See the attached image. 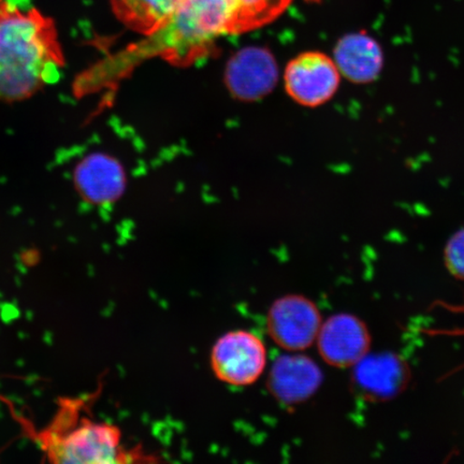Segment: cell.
I'll list each match as a JSON object with an SVG mask.
<instances>
[{
    "label": "cell",
    "instance_id": "obj_1",
    "mask_svg": "<svg viewBox=\"0 0 464 464\" xmlns=\"http://www.w3.org/2000/svg\"><path fill=\"white\" fill-rule=\"evenodd\" d=\"M54 28L31 0H0V100L19 101L60 66Z\"/></svg>",
    "mask_w": 464,
    "mask_h": 464
},
{
    "label": "cell",
    "instance_id": "obj_2",
    "mask_svg": "<svg viewBox=\"0 0 464 464\" xmlns=\"http://www.w3.org/2000/svg\"><path fill=\"white\" fill-rule=\"evenodd\" d=\"M78 401L62 403L53 421L38 434V442L51 462L112 464L137 462L140 450H127L121 431L112 423L80 415Z\"/></svg>",
    "mask_w": 464,
    "mask_h": 464
},
{
    "label": "cell",
    "instance_id": "obj_3",
    "mask_svg": "<svg viewBox=\"0 0 464 464\" xmlns=\"http://www.w3.org/2000/svg\"><path fill=\"white\" fill-rule=\"evenodd\" d=\"M237 33L231 0H179L166 24L150 37L172 62H189L205 54L219 37Z\"/></svg>",
    "mask_w": 464,
    "mask_h": 464
},
{
    "label": "cell",
    "instance_id": "obj_4",
    "mask_svg": "<svg viewBox=\"0 0 464 464\" xmlns=\"http://www.w3.org/2000/svg\"><path fill=\"white\" fill-rule=\"evenodd\" d=\"M268 352L256 334L235 330L223 334L214 343L210 364L214 375L229 386L253 385L264 374Z\"/></svg>",
    "mask_w": 464,
    "mask_h": 464
},
{
    "label": "cell",
    "instance_id": "obj_5",
    "mask_svg": "<svg viewBox=\"0 0 464 464\" xmlns=\"http://www.w3.org/2000/svg\"><path fill=\"white\" fill-rule=\"evenodd\" d=\"M266 332L286 352H303L315 343L323 324L317 305L303 295H283L266 314Z\"/></svg>",
    "mask_w": 464,
    "mask_h": 464
},
{
    "label": "cell",
    "instance_id": "obj_6",
    "mask_svg": "<svg viewBox=\"0 0 464 464\" xmlns=\"http://www.w3.org/2000/svg\"><path fill=\"white\" fill-rule=\"evenodd\" d=\"M284 80L288 95L295 102L314 108L335 95L341 73L334 58L322 52H305L288 63Z\"/></svg>",
    "mask_w": 464,
    "mask_h": 464
},
{
    "label": "cell",
    "instance_id": "obj_7",
    "mask_svg": "<svg viewBox=\"0 0 464 464\" xmlns=\"http://www.w3.org/2000/svg\"><path fill=\"white\" fill-rule=\"evenodd\" d=\"M411 379L408 362L393 353H367L353 365V390L370 402L397 398L408 388Z\"/></svg>",
    "mask_w": 464,
    "mask_h": 464
},
{
    "label": "cell",
    "instance_id": "obj_8",
    "mask_svg": "<svg viewBox=\"0 0 464 464\" xmlns=\"http://www.w3.org/2000/svg\"><path fill=\"white\" fill-rule=\"evenodd\" d=\"M316 342L324 362L335 368H350L369 353L371 335L362 319L340 313L323 322Z\"/></svg>",
    "mask_w": 464,
    "mask_h": 464
},
{
    "label": "cell",
    "instance_id": "obj_9",
    "mask_svg": "<svg viewBox=\"0 0 464 464\" xmlns=\"http://www.w3.org/2000/svg\"><path fill=\"white\" fill-rule=\"evenodd\" d=\"M323 381V371L315 361L300 352H289L272 364L266 386L278 402L293 406L314 396Z\"/></svg>",
    "mask_w": 464,
    "mask_h": 464
},
{
    "label": "cell",
    "instance_id": "obj_10",
    "mask_svg": "<svg viewBox=\"0 0 464 464\" xmlns=\"http://www.w3.org/2000/svg\"><path fill=\"white\" fill-rule=\"evenodd\" d=\"M277 78L276 58L269 51L256 46L237 52L226 69V84L231 94L246 102L268 95Z\"/></svg>",
    "mask_w": 464,
    "mask_h": 464
},
{
    "label": "cell",
    "instance_id": "obj_11",
    "mask_svg": "<svg viewBox=\"0 0 464 464\" xmlns=\"http://www.w3.org/2000/svg\"><path fill=\"white\" fill-rule=\"evenodd\" d=\"M334 60L341 75L355 84H369L380 77L384 68V51L367 32L342 37L334 48Z\"/></svg>",
    "mask_w": 464,
    "mask_h": 464
},
{
    "label": "cell",
    "instance_id": "obj_12",
    "mask_svg": "<svg viewBox=\"0 0 464 464\" xmlns=\"http://www.w3.org/2000/svg\"><path fill=\"white\" fill-rule=\"evenodd\" d=\"M77 183L86 199L107 203L118 199L125 188V174L118 161L107 155H91L81 162Z\"/></svg>",
    "mask_w": 464,
    "mask_h": 464
},
{
    "label": "cell",
    "instance_id": "obj_13",
    "mask_svg": "<svg viewBox=\"0 0 464 464\" xmlns=\"http://www.w3.org/2000/svg\"><path fill=\"white\" fill-rule=\"evenodd\" d=\"M179 0H112L113 9L125 24L135 31L152 34L164 26Z\"/></svg>",
    "mask_w": 464,
    "mask_h": 464
},
{
    "label": "cell",
    "instance_id": "obj_14",
    "mask_svg": "<svg viewBox=\"0 0 464 464\" xmlns=\"http://www.w3.org/2000/svg\"><path fill=\"white\" fill-rule=\"evenodd\" d=\"M237 14V33L263 26L286 9L290 0H231Z\"/></svg>",
    "mask_w": 464,
    "mask_h": 464
},
{
    "label": "cell",
    "instance_id": "obj_15",
    "mask_svg": "<svg viewBox=\"0 0 464 464\" xmlns=\"http://www.w3.org/2000/svg\"><path fill=\"white\" fill-rule=\"evenodd\" d=\"M444 258L450 275L464 281V228L451 236L445 247Z\"/></svg>",
    "mask_w": 464,
    "mask_h": 464
}]
</instances>
